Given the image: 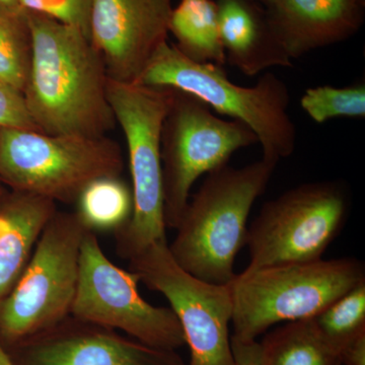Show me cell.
Returning <instances> with one entry per match:
<instances>
[{
  "mask_svg": "<svg viewBox=\"0 0 365 365\" xmlns=\"http://www.w3.org/2000/svg\"><path fill=\"white\" fill-rule=\"evenodd\" d=\"M0 129L38 130L21 91L0 83Z\"/></svg>",
  "mask_w": 365,
  "mask_h": 365,
  "instance_id": "cell-24",
  "label": "cell"
},
{
  "mask_svg": "<svg viewBox=\"0 0 365 365\" xmlns=\"http://www.w3.org/2000/svg\"><path fill=\"white\" fill-rule=\"evenodd\" d=\"M364 280V263L353 258L245 269L228 283L232 338L255 342L276 324L314 318Z\"/></svg>",
  "mask_w": 365,
  "mask_h": 365,
  "instance_id": "cell-4",
  "label": "cell"
},
{
  "mask_svg": "<svg viewBox=\"0 0 365 365\" xmlns=\"http://www.w3.org/2000/svg\"><path fill=\"white\" fill-rule=\"evenodd\" d=\"M269 24L292 59L349 39L365 18V0H274Z\"/></svg>",
  "mask_w": 365,
  "mask_h": 365,
  "instance_id": "cell-14",
  "label": "cell"
},
{
  "mask_svg": "<svg viewBox=\"0 0 365 365\" xmlns=\"http://www.w3.org/2000/svg\"><path fill=\"white\" fill-rule=\"evenodd\" d=\"M86 230L76 213L53 215L23 273L0 300L2 344H20L71 316Z\"/></svg>",
  "mask_w": 365,
  "mask_h": 365,
  "instance_id": "cell-6",
  "label": "cell"
},
{
  "mask_svg": "<svg viewBox=\"0 0 365 365\" xmlns=\"http://www.w3.org/2000/svg\"></svg>",
  "mask_w": 365,
  "mask_h": 365,
  "instance_id": "cell-30",
  "label": "cell"
},
{
  "mask_svg": "<svg viewBox=\"0 0 365 365\" xmlns=\"http://www.w3.org/2000/svg\"><path fill=\"white\" fill-rule=\"evenodd\" d=\"M32 37L23 95L38 130L50 135L106 136L115 118L108 76L83 31L26 13Z\"/></svg>",
  "mask_w": 365,
  "mask_h": 365,
  "instance_id": "cell-1",
  "label": "cell"
},
{
  "mask_svg": "<svg viewBox=\"0 0 365 365\" xmlns=\"http://www.w3.org/2000/svg\"><path fill=\"white\" fill-rule=\"evenodd\" d=\"M0 365H16L1 341H0Z\"/></svg>",
  "mask_w": 365,
  "mask_h": 365,
  "instance_id": "cell-26",
  "label": "cell"
},
{
  "mask_svg": "<svg viewBox=\"0 0 365 365\" xmlns=\"http://www.w3.org/2000/svg\"><path fill=\"white\" fill-rule=\"evenodd\" d=\"M123 168L121 150L107 136L0 129V182L14 191L76 202L86 185Z\"/></svg>",
  "mask_w": 365,
  "mask_h": 365,
  "instance_id": "cell-7",
  "label": "cell"
},
{
  "mask_svg": "<svg viewBox=\"0 0 365 365\" xmlns=\"http://www.w3.org/2000/svg\"><path fill=\"white\" fill-rule=\"evenodd\" d=\"M129 263L141 282L170 302L189 346L187 365H237L230 335V285L206 282L180 267L167 240L150 245Z\"/></svg>",
  "mask_w": 365,
  "mask_h": 365,
  "instance_id": "cell-11",
  "label": "cell"
},
{
  "mask_svg": "<svg viewBox=\"0 0 365 365\" xmlns=\"http://www.w3.org/2000/svg\"><path fill=\"white\" fill-rule=\"evenodd\" d=\"M255 143L258 139L246 124L220 119L202 101L174 90L160 146L165 227L176 230L199 177L227 165L235 151Z\"/></svg>",
  "mask_w": 365,
  "mask_h": 365,
  "instance_id": "cell-9",
  "label": "cell"
},
{
  "mask_svg": "<svg viewBox=\"0 0 365 365\" xmlns=\"http://www.w3.org/2000/svg\"><path fill=\"white\" fill-rule=\"evenodd\" d=\"M169 32L177 48L198 63L227 64L218 30L217 6L213 0H181L173 7Z\"/></svg>",
  "mask_w": 365,
  "mask_h": 365,
  "instance_id": "cell-17",
  "label": "cell"
},
{
  "mask_svg": "<svg viewBox=\"0 0 365 365\" xmlns=\"http://www.w3.org/2000/svg\"><path fill=\"white\" fill-rule=\"evenodd\" d=\"M16 345V365H187L176 351L157 349L111 329L74 318Z\"/></svg>",
  "mask_w": 365,
  "mask_h": 365,
  "instance_id": "cell-13",
  "label": "cell"
},
{
  "mask_svg": "<svg viewBox=\"0 0 365 365\" xmlns=\"http://www.w3.org/2000/svg\"><path fill=\"white\" fill-rule=\"evenodd\" d=\"M136 83L184 91L254 132L264 160L275 163L294 153L297 128L288 114L290 93L272 72L252 88L235 85L222 66L192 61L168 41L158 47Z\"/></svg>",
  "mask_w": 365,
  "mask_h": 365,
  "instance_id": "cell-3",
  "label": "cell"
},
{
  "mask_svg": "<svg viewBox=\"0 0 365 365\" xmlns=\"http://www.w3.org/2000/svg\"><path fill=\"white\" fill-rule=\"evenodd\" d=\"M312 319L339 357L353 343L365 339V280Z\"/></svg>",
  "mask_w": 365,
  "mask_h": 365,
  "instance_id": "cell-20",
  "label": "cell"
},
{
  "mask_svg": "<svg viewBox=\"0 0 365 365\" xmlns=\"http://www.w3.org/2000/svg\"><path fill=\"white\" fill-rule=\"evenodd\" d=\"M31 52L32 37L26 11L0 7V83L23 93Z\"/></svg>",
  "mask_w": 365,
  "mask_h": 365,
  "instance_id": "cell-21",
  "label": "cell"
},
{
  "mask_svg": "<svg viewBox=\"0 0 365 365\" xmlns=\"http://www.w3.org/2000/svg\"><path fill=\"white\" fill-rule=\"evenodd\" d=\"M259 345V365H342L312 319L288 322L268 333Z\"/></svg>",
  "mask_w": 365,
  "mask_h": 365,
  "instance_id": "cell-18",
  "label": "cell"
},
{
  "mask_svg": "<svg viewBox=\"0 0 365 365\" xmlns=\"http://www.w3.org/2000/svg\"><path fill=\"white\" fill-rule=\"evenodd\" d=\"M349 196L335 181L309 182L268 201L248 227V270L321 260L340 234Z\"/></svg>",
  "mask_w": 365,
  "mask_h": 365,
  "instance_id": "cell-8",
  "label": "cell"
},
{
  "mask_svg": "<svg viewBox=\"0 0 365 365\" xmlns=\"http://www.w3.org/2000/svg\"><path fill=\"white\" fill-rule=\"evenodd\" d=\"M276 165L261 158L244 168L225 165L208 173L169 245L180 267L213 284L234 279L235 257L246 246L250 211L265 191Z\"/></svg>",
  "mask_w": 365,
  "mask_h": 365,
  "instance_id": "cell-2",
  "label": "cell"
},
{
  "mask_svg": "<svg viewBox=\"0 0 365 365\" xmlns=\"http://www.w3.org/2000/svg\"><path fill=\"white\" fill-rule=\"evenodd\" d=\"M6 192V190L4 189V187L1 186V182H0V196Z\"/></svg>",
  "mask_w": 365,
  "mask_h": 365,
  "instance_id": "cell-29",
  "label": "cell"
},
{
  "mask_svg": "<svg viewBox=\"0 0 365 365\" xmlns=\"http://www.w3.org/2000/svg\"><path fill=\"white\" fill-rule=\"evenodd\" d=\"M107 95L128 150L133 210L127 225L118 230L117 239L118 253L129 260L167 240L160 146L174 90L108 78Z\"/></svg>",
  "mask_w": 365,
  "mask_h": 365,
  "instance_id": "cell-5",
  "label": "cell"
},
{
  "mask_svg": "<svg viewBox=\"0 0 365 365\" xmlns=\"http://www.w3.org/2000/svg\"><path fill=\"white\" fill-rule=\"evenodd\" d=\"M220 42L230 66L255 76L270 67H292L269 24L265 7L252 0H216Z\"/></svg>",
  "mask_w": 365,
  "mask_h": 365,
  "instance_id": "cell-15",
  "label": "cell"
},
{
  "mask_svg": "<svg viewBox=\"0 0 365 365\" xmlns=\"http://www.w3.org/2000/svg\"><path fill=\"white\" fill-rule=\"evenodd\" d=\"M300 106L316 123L337 117H365V86H321L306 91Z\"/></svg>",
  "mask_w": 365,
  "mask_h": 365,
  "instance_id": "cell-22",
  "label": "cell"
},
{
  "mask_svg": "<svg viewBox=\"0 0 365 365\" xmlns=\"http://www.w3.org/2000/svg\"><path fill=\"white\" fill-rule=\"evenodd\" d=\"M76 215L90 232L119 230L133 210L131 189L120 176L98 178L86 185L76 201Z\"/></svg>",
  "mask_w": 365,
  "mask_h": 365,
  "instance_id": "cell-19",
  "label": "cell"
},
{
  "mask_svg": "<svg viewBox=\"0 0 365 365\" xmlns=\"http://www.w3.org/2000/svg\"><path fill=\"white\" fill-rule=\"evenodd\" d=\"M19 6L26 13L47 16L90 35L91 0H19Z\"/></svg>",
  "mask_w": 365,
  "mask_h": 365,
  "instance_id": "cell-23",
  "label": "cell"
},
{
  "mask_svg": "<svg viewBox=\"0 0 365 365\" xmlns=\"http://www.w3.org/2000/svg\"><path fill=\"white\" fill-rule=\"evenodd\" d=\"M252 1L256 2V4H261L262 6L266 7L269 4H272L274 0H252Z\"/></svg>",
  "mask_w": 365,
  "mask_h": 365,
  "instance_id": "cell-28",
  "label": "cell"
},
{
  "mask_svg": "<svg viewBox=\"0 0 365 365\" xmlns=\"http://www.w3.org/2000/svg\"><path fill=\"white\" fill-rule=\"evenodd\" d=\"M55 202L25 192L0 196V300L11 289L32 256Z\"/></svg>",
  "mask_w": 365,
  "mask_h": 365,
  "instance_id": "cell-16",
  "label": "cell"
},
{
  "mask_svg": "<svg viewBox=\"0 0 365 365\" xmlns=\"http://www.w3.org/2000/svg\"><path fill=\"white\" fill-rule=\"evenodd\" d=\"M139 281L136 273L113 264L95 232L86 230L71 316L122 331L150 347L176 351L186 344L179 319L170 307L145 302L138 292Z\"/></svg>",
  "mask_w": 365,
  "mask_h": 365,
  "instance_id": "cell-10",
  "label": "cell"
},
{
  "mask_svg": "<svg viewBox=\"0 0 365 365\" xmlns=\"http://www.w3.org/2000/svg\"><path fill=\"white\" fill-rule=\"evenodd\" d=\"M232 353L237 365H259L260 364V345L259 343H244L232 339Z\"/></svg>",
  "mask_w": 365,
  "mask_h": 365,
  "instance_id": "cell-25",
  "label": "cell"
},
{
  "mask_svg": "<svg viewBox=\"0 0 365 365\" xmlns=\"http://www.w3.org/2000/svg\"><path fill=\"white\" fill-rule=\"evenodd\" d=\"M172 0H91L90 41L108 78L136 83L169 34Z\"/></svg>",
  "mask_w": 365,
  "mask_h": 365,
  "instance_id": "cell-12",
  "label": "cell"
},
{
  "mask_svg": "<svg viewBox=\"0 0 365 365\" xmlns=\"http://www.w3.org/2000/svg\"><path fill=\"white\" fill-rule=\"evenodd\" d=\"M0 7L6 9H20L19 0H0Z\"/></svg>",
  "mask_w": 365,
  "mask_h": 365,
  "instance_id": "cell-27",
  "label": "cell"
}]
</instances>
